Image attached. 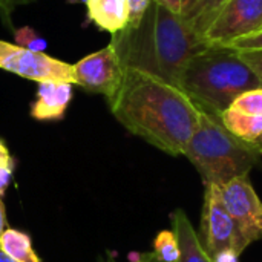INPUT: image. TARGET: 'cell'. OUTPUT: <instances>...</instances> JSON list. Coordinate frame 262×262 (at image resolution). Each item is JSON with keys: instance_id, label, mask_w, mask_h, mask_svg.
<instances>
[{"instance_id": "6da1fadb", "label": "cell", "mask_w": 262, "mask_h": 262, "mask_svg": "<svg viewBox=\"0 0 262 262\" xmlns=\"http://www.w3.org/2000/svg\"><path fill=\"white\" fill-rule=\"evenodd\" d=\"M109 107L130 134L172 157L184 155L200 117V107L178 86L137 69H126Z\"/></svg>"}, {"instance_id": "7a4b0ae2", "label": "cell", "mask_w": 262, "mask_h": 262, "mask_svg": "<svg viewBox=\"0 0 262 262\" xmlns=\"http://www.w3.org/2000/svg\"><path fill=\"white\" fill-rule=\"evenodd\" d=\"M124 69H137L173 86L180 84L190 58L207 45L181 15L150 2L135 26H126L111 38Z\"/></svg>"}, {"instance_id": "3957f363", "label": "cell", "mask_w": 262, "mask_h": 262, "mask_svg": "<svg viewBox=\"0 0 262 262\" xmlns=\"http://www.w3.org/2000/svg\"><path fill=\"white\" fill-rule=\"evenodd\" d=\"M178 88L196 106L218 117L243 92L261 88L255 72L230 46H206L187 63Z\"/></svg>"}, {"instance_id": "277c9868", "label": "cell", "mask_w": 262, "mask_h": 262, "mask_svg": "<svg viewBox=\"0 0 262 262\" xmlns=\"http://www.w3.org/2000/svg\"><path fill=\"white\" fill-rule=\"evenodd\" d=\"M184 155L200 172L204 186L221 187L238 177H247L261 157L253 144L232 135L218 117L201 107L196 129Z\"/></svg>"}, {"instance_id": "5b68a950", "label": "cell", "mask_w": 262, "mask_h": 262, "mask_svg": "<svg viewBox=\"0 0 262 262\" xmlns=\"http://www.w3.org/2000/svg\"><path fill=\"white\" fill-rule=\"evenodd\" d=\"M262 31V0H226L203 31L207 46H229Z\"/></svg>"}, {"instance_id": "8992f818", "label": "cell", "mask_w": 262, "mask_h": 262, "mask_svg": "<svg viewBox=\"0 0 262 262\" xmlns=\"http://www.w3.org/2000/svg\"><path fill=\"white\" fill-rule=\"evenodd\" d=\"M0 69L37 83L66 81L75 84L72 64L5 40H0Z\"/></svg>"}, {"instance_id": "52a82bcc", "label": "cell", "mask_w": 262, "mask_h": 262, "mask_svg": "<svg viewBox=\"0 0 262 262\" xmlns=\"http://www.w3.org/2000/svg\"><path fill=\"white\" fill-rule=\"evenodd\" d=\"M204 187V206L200 229L204 249L212 258L223 250H233L241 255L247 247L239 238L233 220L224 206L221 186L206 184Z\"/></svg>"}, {"instance_id": "ba28073f", "label": "cell", "mask_w": 262, "mask_h": 262, "mask_svg": "<svg viewBox=\"0 0 262 262\" xmlns=\"http://www.w3.org/2000/svg\"><path fill=\"white\" fill-rule=\"evenodd\" d=\"M72 66L75 84L89 92L104 95L107 103L118 94L126 74V69L111 43L106 48L83 57Z\"/></svg>"}, {"instance_id": "9c48e42d", "label": "cell", "mask_w": 262, "mask_h": 262, "mask_svg": "<svg viewBox=\"0 0 262 262\" xmlns=\"http://www.w3.org/2000/svg\"><path fill=\"white\" fill-rule=\"evenodd\" d=\"M223 201L246 247L262 238V201L247 177L221 187Z\"/></svg>"}, {"instance_id": "30bf717a", "label": "cell", "mask_w": 262, "mask_h": 262, "mask_svg": "<svg viewBox=\"0 0 262 262\" xmlns=\"http://www.w3.org/2000/svg\"><path fill=\"white\" fill-rule=\"evenodd\" d=\"M72 100V83L41 81L31 104V117L37 121H57L66 114Z\"/></svg>"}, {"instance_id": "8fae6325", "label": "cell", "mask_w": 262, "mask_h": 262, "mask_svg": "<svg viewBox=\"0 0 262 262\" xmlns=\"http://www.w3.org/2000/svg\"><path fill=\"white\" fill-rule=\"evenodd\" d=\"M173 233L180 246V261L178 262H213L212 256L204 249L200 235L193 229L190 220L183 209H177L172 216Z\"/></svg>"}, {"instance_id": "7c38bea8", "label": "cell", "mask_w": 262, "mask_h": 262, "mask_svg": "<svg viewBox=\"0 0 262 262\" xmlns=\"http://www.w3.org/2000/svg\"><path fill=\"white\" fill-rule=\"evenodd\" d=\"M86 8L89 20L112 35L129 25L127 0H86Z\"/></svg>"}, {"instance_id": "4fadbf2b", "label": "cell", "mask_w": 262, "mask_h": 262, "mask_svg": "<svg viewBox=\"0 0 262 262\" xmlns=\"http://www.w3.org/2000/svg\"><path fill=\"white\" fill-rule=\"evenodd\" d=\"M220 120L232 135L246 143L252 144L262 137V115H246L238 111H233L232 107H227L220 115Z\"/></svg>"}, {"instance_id": "5bb4252c", "label": "cell", "mask_w": 262, "mask_h": 262, "mask_svg": "<svg viewBox=\"0 0 262 262\" xmlns=\"http://www.w3.org/2000/svg\"><path fill=\"white\" fill-rule=\"evenodd\" d=\"M0 250L15 262H43L32 247L31 236L17 229H6L2 233Z\"/></svg>"}, {"instance_id": "9a60e30c", "label": "cell", "mask_w": 262, "mask_h": 262, "mask_svg": "<svg viewBox=\"0 0 262 262\" xmlns=\"http://www.w3.org/2000/svg\"><path fill=\"white\" fill-rule=\"evenodd\" d=\"M233 111H238L246 115H255L261 117L262 115V88L250 89L243 92L239 97L233 100V103L229 106Z\"/></svg>"}, {"instance_id": "2e32d148", "label": "cell", "mask_w": 262, "mask_h": 262, "mask_svg": "<svg viewBox=\"0 0 262 262\" xmlns=\"http://www.w3.org/2000/svg\"><path fill=\"white\" fill-rule=\"evenodd\" d=\"M14 37H15V45L35 51V52H43L46 48V41L43 37H40L32 28L29 26H21L18 29L14 31Z\"/></svg>"}, {"instance_id": "e0dca14e", "label": "cell", "mask_w": 262, "mask_h": 262, "mask_svg": "<svg viewBox=\"0 0 262 262\" xmlns=\"http://www.w3.org/2000/svg\"><path fill=\"white\" fill-rule=\"evenodd\" d=\"M224 2L226 0H198L200 9H198V17H196L193 28L201 34V37H203V31L210 23V20L213 18V15L216 14V11L221 8Z\"/></svg>"}, {"instance_id": "ac0fdd59", "label": "cell", "mask_w": 262, "mask_h": 262, "mask_svg": "<svg viewBox=\"0 0 262 262\" xmlns=\"http://www.w3.org/2000/svg\"><path fill=\"white\" fill-rule=\"evenodd\" d=\"M239 57L244 60V63L255 72L258 77L262 88V49H255V51H238Z\"/></svg>"}, {"instance_id": "d6986e66", "label": "cell", "mask_w": 262, "mask_h": 262, "mask_svg": "<svg viewBox=\"0 0 262 262\" xmlns=\"http://www.w3.org/2000/svg\"><path fill=\"white\" fill-rule=\"evenodd\" d=\"M229 46L233 48V49H236V51H255V49H262V31L253 34V35H247V37H243L239 40H235Z\"/></svg>"}, {"instance_id": "ffe728a7", "label": "cell", "mask_w": 262, "mask_h": 262, "mask_svg": "<svg viewBox=\"0 0 262 262\" xmlns=\"http://www.w3.org/2000/svg\"><path fill=\"white\" fill-rule=\"evenodd\" d=\"M150 2L152 0H127V8H129V25L127 26H135L141 20V17L144 15Z\"/></svg>"}, {"instance_id": "44dd1931", "label": "cell", "mask_w": 262, "mask_h": 262, "mask_svg": "<svg viewBox=\"0 0 262 262\" xmlns=\"http://www.w3.org/2000/svg\"><path fill=\"white\" fill-rule=\"evenodd\" d=\"M12 175H14V164L0 166V196H3L6 189L9 187Z\"/></svg>"}, {"instance_id": "7402d4cb", "label": "cell", "mask_w": 262, "mask_h": 262, "mask_svg": "<svg viewBox=\"0 0 262 262\" xmlns=\"http://www.w3.org/2000/svg\"><path fill=\"white\" fill-rule=\"evenodd\" d=\"M31 0H0V12L5 18V21H9V15L12 14V11L25 3H29Z\"/></svg>"}, {"instance_id": "603a6c76", "label": "cell", "mask_w": 262, "mask_h": 262, "mask_svg": "<svg viewBox=\"0 0 262 262\" xmlns=\"http://www.w3.org/2000/svg\"><path fill=\"white\" fill-rule=\"evenodd\" d=\"M154 2L164 6L166 9H169L170 12L177 15H181L183 12V0H154Z\"/></svg>"}, {"instance_id": "cb8c5ba5", "label": "cell", "mask_w": 262, "mask_h": 262, "mask_svg": "<svg viewBox=\"0 0 262 262\" xmlns=\"http://www.w3.org/2000/svg\"><path fill=\"white\" fill-rule=\"evenodd\" d=\"M239 255L233 250H223L220 253H216L212 259L213 262H238Z\"/></svg>"}, {"instance_id": "d4e9b609", "label": "cell", "mask_w": 262, "mask_h": 262, "mask_svg": "<svg viewBox=\"0 0 262 262\" xmlns=\"http://www.w3.org/2000/svg\"><path fill=\"white\" fill-rule=\"evenodd\" d=\"M9 164H14V158L11 157L3 140H0V166H9Z\"/></svg>"}, {"instance_id": "484cf974", "label": "cell", "mask_w": 262, "mask_h": 262, "mask_svg": "<svg viewBox=\"0 0 262 262\" xmlns=\"http://www.w3.org/2000/svg\"><path fill=\"white\" fill-rule=\"evenodd\" d=\"M6 230V212H5V204L0 196V236Z\"/></svg>"}, {"instance_id": "4316f807", "label": "cell", "mask_w": 262, "mask_h": 262, "mask_svg": "<svg viewBox=\"0 0 262 262\" xmlns=\"http://www.w3.org/2000/svg\"><path fill=\"white\" fill-rule=\"evenodd\" d=\"M252 144L255 146V149H256V150H258V152L262 155V137L261 138H258V140H256L255 143H252Z\"/></svg>"}, {"instance_id": "83f0119b", "label": "cell", "mask_w": 262, "mask_h": 262, "mask_svg": "<svg viewBox=\"0 0 262 262\" xmlns=\"http://www.w3.org/2000/svg\"><path fill=\"white\" fill-rule=\"evenodd\" d=\"M0 262H15V261H12L6 253H3V252L0 250Z\"/></svg>"}, {"instance_id": "f1b7e54d", "label": "cell", "mask_w": 262, "mask_h": 262, "mask_svg": "<svg viewBox=\"0 0 262 262\" xmlns=\"http://www.w3.org/2000/svg\"><path fill=\"white\" fill-rule=\"evenodd\" d=\"M137 262H149V261H147V258H146V259H138Z\"/></svg>"}]
</instances>
